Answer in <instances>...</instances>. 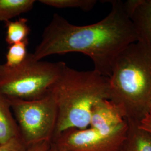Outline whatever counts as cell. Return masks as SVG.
<instances>
[{
	"label": "cell",
	"instance_id": "obj_7",
	"mask_svg": "<svg viewBox=\"0 0 151 151\" xmlns=\"http://www.w3.org/2000/svg\"><path fill=\"white\" fill-rule=\"evenodd\" d=\"M90 127L105 135L129 129V124L122 109L109 99H102L92 109Z\"/></svg>",
	"mask_w": 151,
	"mask_h": 151
},
{
	"label": "cell",
	"instance_id": "obj_5",
	"mask_svg": "<svg viewBox=\"0 0 151 151\" xmlns=\"http://www.w3.org/2000/svg\"><path fill=\"white\" fill-rule=\"evenodd\" d=\"M20 135L27 146L52 141L57 120V110L48 94L35 100L9 98Z\"/></svg>",
	"mask_w": 151,
	"mask_h": 151
},
{
	"label": "cell",
	"instance_id": "obj_19",
	"mask_svg": "<svg viewBox=\"0 0 151 151\" xmlns=\"http://www.w3.org/2000/svg\"><path fill=\"white\" fill-rule=\"evenodd\" d=\"M127 151V150H120V151Z\"/></svg>",
	"mask_w": 151,
	"mask_h": 151
},
{
	"label": "cell",
	"instance_id": "obj_13",
	"mask_svg": "<svg viewBox=\"0 0 151 151\" xmlns=\"http://www.w3.org/2000/svg\"><path fill=\"white\" fill-rule=\"evenodd\" d=\"M40 3L58 9H80L83 11L92 10L97 3L96 0H40Z\"/></svg>",
	"mask_w": 151,
	"mask_h": 151
},
{
	"label": "cell",
	"instance_id": "obj_4",
	"mask_svg": "<svg viewBox=\"0 0 151 151\" xmlns=\"http://www.w3.org/2000/svg\"><path fill=\"white\" fill-rule=\"evenodd\" d=\"M66 64L35 60L28 53L24 61L14 67L0 64V92L8 98L35 100L48 95L50 87Z\"/></svg>",
	"mask_w": 151,
	"mask_h": 151
},
{
	"label": "cell",
	"instance_id": "obj_9",
	"mask_svg": "<svg viewBox=\"0 0 151 151\" xmlns=\"http://www.w3.org/2000/svg\"><path fill=\"white\" fill-rule=\"evenodd\" d=\"M20 135L10 100L0 92V144Z\"/></svg>",
	"mask_w": 151,
	"mask_h": 151
},
{
	"label": "cell",
	"instance_id": "obj_8",
	"mask_svg": "<svg viewBox=\"0 0 151 151\" xmlns=\"http://www.w3.org/2000/svg\"><path fill=\"white\" fill-rule=\"evenodd\" d=\"M124 6L135 29L137 42L151 46V0H128Z\"/></svg>",
	"mask_w": 151,
	"mask_h": 151
},
{
	"label": "cell",
	"instance_id": "obj_15",
	"mask_svg": "<svg viewBox=\"0 0 151 151\" xmlns=\"http://www.w3.org/2000/svg\"><path fill=\"white\" fill-rule=\"evenodd\" d=\"M28 146L22 138L21 135L16 137L0 144V151H27Z\"/></svg>",
	"mask_w": 151,
	"mask_h": 151
},
{
	"label": "cell",
	"instance_id": "obj_11",
	"mask_svg": "<svg viewBox=\"0 0 151 151\" xmlns=\"http://www.w3.org/2000/svg\"><path fill=\"white\" fill-rule=\"evenodd\" d=\"M6 27V41L10 45L14 44L28 42L30 27L26 18H20L16 21L5 22Z\"/></svg>",
	"mask_w": 151,
	"mask_h": 151
},
{
	"label": "cell",
	"instance_id": "obj_17",
	"mask_svg": "<svg viewBox=\"0 0 151 151\" xmlns=\"http://www.w3.org/2000/svg\"><path fill=\"white\" fill-rule=\"evenodd\" d=\"M52 141H43L28 146L27 151H48Z\"/></svg>",
	"mask_w": 151,
	"mask_h": 151
},
{
	"label": "cell",
	"instance_id": "obj_6",
	"mask_svg": "<svg viewBox=\"0 0 151 151\" xmlns=\"http://www.w3.org/2000/svg\"><path fill=\"white\" fill-rule=\"evenodd\" d=\"M128 131L105 135L90 127L71 129L54 136L52 142L65 151H119Z\"/></svg>",
	"mask_w": 151,
	"mask_h": 151
},
{
	"label": "cell",
	"instance_id": "obj_18",
	"mask_svg": "<svg viewBox=\"0 0 151 151\" xmlns=\"http://www.w3.org/2000/svg\"><path fill=\"white\" fill-rule=\"evenodd\" d=\"M48 151H65L62 149L60 148L59 147H58L57 146H56L55 144H54L52 141L51 143V145L49 147V148L48 149Z\"/></svg>",
	"mask_w": 151,
	"mask_h": 151
},
{
	"label": "cell",
	"instance_id": "obj_10",
	"mask_svg": "<svg viewBox=\"0 0 151 151\" xmlns=\"http://www.w3.org/2000/svg\"><path fill=\"white\" fill-rule=\"evenodd\" d=\"M34 0H0V21L7 22L22 14L30 11Z\"/></svg>",
	"mask_w": 151,
	"mask_h": 151
},
{
	"label": "cell",
	"instance_id": "obj_14",
	"mask_svg": "<svg viewBox=\"0 0 151 151\" xmlns=\"http://www.w3.org/2000/svg\"><path fill=\"white\" fill-rule=\"evenodd\" d=\"M27 43L28 42H25L10 45L6 54V62L5 65L7 67H14L22 63L28 54Z\"/></svg>",
	"mask_w": 151,
	"mask_h": 151
},
{
	"label": "cell",
	"instance_id": "obj_16",
	"mask_svg": "<svg viewBox=\"0 0 151 151\" xmlns=\"http://www.w3.org/2000/svg\"><path fill=\"white\" fill-rule=\"evenodd\" d=\"M137 127L139 129L151 135V100L148 104L146 113L137 124Z\"/></svg>",
	"mask_w": 151,
	"mask_h": 151
},
{
	"label": "cell",
	"instance_id": "obj_2",
	"mask_svg": "<svg viewBox=\"0 0 151 151\" xmlns=\"http://www.w3.org/2000/svg\"><path fill=\"white\" fill-rule=\"evenodd\" d=\"M48 94L57 110L54 137L68 129H84L90 127L93 105L109 99V79L94 70L80 71L66 65Z\"/></svg>",
	"mask_w": 151,
	"mask_h": 151
},
{
	"label": "cell",
	"instance_id": "obj_12",
	"mask_svg": "<svg viewBox=\"0 0 151 151\" xmlns=\"http://www.w3.org/2000/svg\"><path fill=\"white\" fill-rule=\"evenodd\" d=\"M128 124L133 133L127 151H151V135L139 129L137 124L128 123Z\"/></svg>",
	"mask_w": 151,
	"mask_h": 151
},
{
	"label": "cell",
	"instance_id": "obj_1",
	"mask_svg": "<svg viewBox=\"0 0 151 151\" xmlns=\"http://www.w3.org/2000/svg\"><path fill=\"white\" fill-rule=\"evenodd\" d=\"M111 9L100 22L79 26L54 14L45 28L32 55L37 60L53 54L77 52L85 54L93 63L94 70L109 77L119 55L137 42L135 29L120 0L109 1Z\"/></svg>",
	"mask_w": 151,
	"mask_h": 151
},
{
	"label": "cell",
	"instance_id": "obj_3",
	"mask_svg": "<svg viewBox=\"0 0 151 151\" xmlns=\"http://www.w3.org/2000/svg\"><path fill=\"white\" fill-rule=\"evenodd\" d=\"M109 79V99L138 124L151 100V46L136 42L121 53Z\"/></svg>",
	"mask_w": 151,
	"mask_h": 151
}]
</instances>
